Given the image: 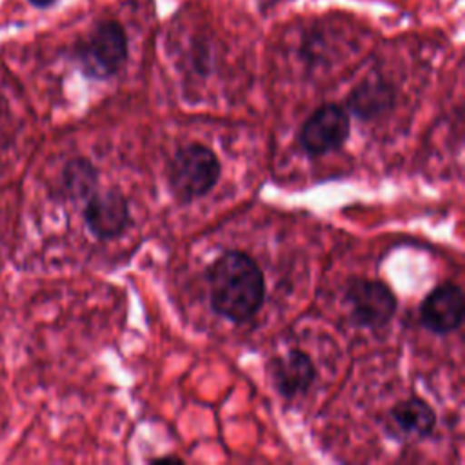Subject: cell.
I'll use <instances>...</instances> for the list:
<instances>
[{"label":"cell","instance_id":"1","mask_svg":"<svg viewBox=\"0 0 465 465\" xmlns=\"http://www.w3.org/2000/svg\"><path fill=\"white\" fill-rule=\"evenodd\" d=\"M211 307L216 314L243 323L251 320L265 300V278L252 256L227 251L207 271Z\"/></svg>","mask_w":465,"mask_h":465},{"label":"cell","instance_id":"2","mask_svg":"<svg viewBox=\"0 0 465 465\" xmlns=\"http://www.w3.org/2000/svg\"><path fill=\"white\" fill-rule=\"evenodd\" d=\"M220 173L222 163L216 153L193 142L174 151L167 165V183L174 200L183 205L207 194L216 185Z\"/></svg>","mask_w":465,"mask_h":465},{"label":"cell","instance_id":"3","mask_svg":"<svg viewBox=\"0 0 465 465\" xmlns=\"http://www.w3.org/2000/svg\"><path fill=\"white\" fill-rule=\"evenodd\" d=\"M127 33L116 20L98 22L89 35L74 45V58L82 73L94 80L114 76L127 62Z\"/></svg>","mask_w":465,"mask_h":465},{"label":"cell","instance_id":"4","mask_svg":"<svg viewBox=\"0 0 465 465\" xmlns=\"http://www.w3.org/2000/svg\"><path fill=\"white\" fill-rule=\"evenodd\" d=\"M345 302L351 307V318L358 327L380 329L387 325L398 307L396 296L381 280L354 278L345 289Z\"/></svg>","mask_w":465,"mask_h":465},{"label":"cell","instance_id":"5","mask_svg":"<svg viewBox=\"0 0 465 465\" xmlns=\"http://www.w3.org/2000/svg\"><path fill=\"white\" fill-rule=\"evenodd\" d=\"M349 113L336 104L320 105L302 124L298 140L309 156H323L338 151L349 138Z\"/></svg>","mask_w":465,"mask_h":465},{"label":"cell","instance_id":"6","mask_svg":"<svg viewBox=\"0 0 465 465\" xmlns=\"http://www.w3.org/2000/svg\"><path fill=\"white\" fill-rule=\"evenodd\" d=\"M84 222L89 232L98 240H113L120 236L129 222V202L118 187L93 193L84 207Z\"/></svg>","mask_w":465,"mask_h":465},{"label":"cell","instance_id":"7","mask_svg":"<svg viewBox=\"0 0 465 465\" xmlns=\"http://www.w3.org/2000/svg\"><path fill=\"white\" fill-rule=\"evenodd\" d=\"M463 291L460 285L445 282L436 285L420 305L421 325L434 334H449L463 322Z\"/></svg>","mask_w":465,"mask_h":465},{"label":"cell","instance_id":"8","mask_svg":"<svg viewBox=\"0 0 465 465\" xmlns=\"http://www.w3.org/2000/svg\"><path fill=\"white\" fill-rule=\"evenodd\" d=\"M269 374L283 398H296L305 394L314 383L316 367L307 352L291 349L283 356H276L269 361Z\"/></svg>","mask_w":465,"mask_h":465},{"label":"cell","instance_id":"9","mask_svg":"<svg viewBox=\"0 0 465 465\" xmlns=\"http://www.w3.org/2000/svg\"><path fill=\"white\" fill-rule=\"evenodd\" d=\"M396 102V89L383 78H367L349 94L345 107L360 120L371 122L387 114Z\"/></svg>","mask_w":465,"mask_h":465},{"label":"cell","instance_id":"10","mask_svg":"<svg viewBox=\"0 0 465 465\" xmlns=\"http://www.w3.org/2000/svg\"><path fill=\"white\" fill-rule=\"evenodd\" d=\"M389 425L394 434L405 438H425L436 427L434 409L421 398L411 396L389 411Z\"/></svg>","mask_w":465,"mask_h":465},{"label":"cell","instance_id":"11","mask_svg":"<svg viewBox=\"0 0 465 465\" xmlns=\"http://www.w3.org/2000/svg\"><path fill=\"white\" fill-rule=\"evenodd\" d=\"M98 185V171L87 158H73L62 173V187L71 200H87Z\"/></svg>","mask_w":465,"mask_h":465},{"label":"cell","instance_id":"12","mask_svg":"<svg viewBox=\"0 0 465 465\" xmlns=\"http://www.w3.org/2000/svg\"><path fill=\"white\" fill-rule=\"evenodd\" d=\"M31 5H35V7H40V9H44V7H49L54 0H27Z\"/></svg>","mask_w":465,"mask_h":465}]
</instances>
